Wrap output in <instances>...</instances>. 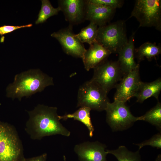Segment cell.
<instances>
[{
	"mask_svg": "<svg viewBox=\"0 0 161 161\" xmlns=\"http://www.w3.org/2000/svg\"><path fill=\"white\" fill-rule=\"evenodd\" d=\"M56 107L38 104L32 110L27 111L29 116L25 130L33 140L55 135L68 137L71 132L60 122Z\"/></svg>",
	"mask_w": 161,
	"mask_h": 161,
	"instance_id": "cell-1",
	"label": "cell"
},
{
	"mask_svg": "<svg viewBox=\"0 0 161 161\" xmlns=\"http://www.w3.org/2000/svg\"><path fill=\"white\" fill-rule=\"evenodd\" d=\"M53 85L52 78L39 69H31L15 76L13 82L7 88V96L20 101L24 96L41 92L46 87Z\"/></svg>",
	"mask_w": 161,
	"mask_h": 161,
	"instance_id": "cell-2",
	"label": "cell"
},
{
	"mask_svg": "<svg viewBox=\"0 0 161 161\" xmlns=\"http://www.w3.org/2000/svg\"><path fill=\"white\" fill-rule=\"evenodd\" d=\"M25 158L16 129L0 120V161H24Z\"/></svg>",
	"mask_w": 161,
	"mask_h": 161,
	"instance_id": "cell-3",
	"label": "cell"
},
{
	"mask_svg": "<svg viewBox=\"0 0 161 161\" xmlns=\"http://www.w3.org/2000/svg\"><path fill=\"white\" fill-rule=\"evenodd\" d=\"M128 41L124 21H118L98 27L97 41L112 53H118Z\"/></svg>",
	"mask_w": 161,
	"mask_h": 161,
	"instance_id": "cell-4",
	"label": "cell"
},
{
	"mask_svg": "<svg viewBox=\"0 0 161 161\" xmlns=\"http://www.w3.org/2000/svg\"><path fill=\"white\" fill-rule=\"evenodd\" d=\"M107 94L92 80L86 81L79 88L77 107H86L99 112L105 110L109 102Z\"/></svg>",
	"mask_w": 161,
	"mask_h": 161,
	"instance_id": "cell-5",
	"label": "cell"
},
{
	"mask_svg": "<svg viewBox=\"0 0 161 161\" xmlns=\"http://www.w3.org/2000/svg\"><path fill=\"white\" fill-rule=\"evenodd\" d=\"M134 17L139 27H154L161 30V0H137L129 18Z\"/></svg>",
	"mask_w": 161,
	"mask_h": 161,
	"instance_id": "cell-6",
	"label": "cell"
},
{
	"mask_svg": "<svg viewBox=\"0 0 161 161\" xmlns=\"http://www.w3.org/2000/svg\"><path fill=\"white\" fill-rule=\"evenodd\" d=\"M106 112V122L113 131L126 130L139 120L131 113L126 103L114 101L109 102L105 109Z\"/></svg>",
	"mask_w": 161,
	"mask_h": 161,
	"instance_id": "cell-7",
	"label": "cell"
},
{
	"mask_svg": "<svg viewBox=\"0 0 161 161\" xmlns=\"http://www.w3.org/2000/svg\"><path fill=\"white\" fill-rule=\"evenodd\" d=\"M124 75L117 61L106 59L94 68L93 75L91 80L108 93L111 89L115 88Z\"/></svg>",
	"mask_w": 161,
	"mask_h": 161,
	"instance_id": "cell-8",
	"label": "cell"
},
{
	"mask_svg": "<svg viewBox=\"0 0 161 161\" xmlns=\"http://www.w3.org/2000/svg\"><path fill=\"white\" fill-rule=\"evenodd\" d=\"M140 65L124 75L117 85L114 101L124 103L134 97L141 81L140 75Z\"/></svg>",
	"mask_w": 161,
	"mask_h": 161,
	"instance_id": "cell-9",
	"label": "cell"
},
{
	"mask_svg": "<svg viewBox=\"0 0 161 161\" xmlns=\"http://www.w3.org/2000/svg\"><path fill=\"white\" fill-rule=\"evenodd\" d=\"M51 36L58 40L66 53L82 58L86 49L73 32L72 26L54 32Z\"/></svg>",
	"mask_w": 161,
	"mask_h": 161,
	"instance_id": "cell-10",
	"label": "cell"
},
{
	"mask_svg": "<svg viewBox=\"0 0 161 161\" xmlns=\"http://www.w3.org/2000/svg\"><path fill=\"white\" fill-rule=\"evenodd\" d=\"M106 147L98 141H87L75 145L74 150L79 161H107Z\"/></svg>",
	"mask_w": 161,
	"mask_h": 161,
	"instance_id": "cell-11",
	"label": "cell"
},
{
	"mask_svg": "<svg viewBox=\"0 0 161 161\" xmlns=\"http://www.w3.org/2000/svg\"><path fill=\"white\" fill-rule=\"evenodd\" d=\"M115 10L86 0L85 19L94 23L99 27L103 26L110 20Z\"/></svg>",
	"mask_w": 161,
	"mask_h": 161,
	"instance_id": "cell-12",
	"label": "cell"
},
{
	"mask_svg": "<svg viewBox=\"0 0 161 161\" xmlns=\"http://www.w3.org/2000/svg\"><path fill=\"white\" fill-rule=\"evenodd\" d=\"M58 3L66 20L70 23L78 24L85 19L86 0H62Z\"/></svg>",
	"mask_w": 161,
	"mask_h": 161,
	"instance_id": "cell-13",
	"label": "cell"
},
{
	"mask_svg": "<svg viewBox=\"0 0 161 161\" xmlns=\"http://www.w3.org/2000/svg\"><path fill=\"white\" fill-rule=\"evenodd\" d=\"M111 54V52L97 42L90 45L82 58L85 69L87 71L94 69L106 60Z\"/></svg>",
	"mask_w": 161,
	"mask_h": 161,
	"instance_id": "cell-14",
	"label": "cell"
},
{
	"mask_svg": "<svg viewBox=\"0 0 161 161\" xmlns=\"http://www.w3.org/2000/svg\"><path fill=\"white\" fill-rule=\"evenodd\" d=\"M134 35L135 33L133 32L128 43L118 53L117 61L124 75L134 69L139 64L135 60Z\"/></svg>",
	"mask_w": 161,
	"mask_h": 161,
	"instance_id": "cell-15",
	"label": "cell"
},
{
	"mask_svg": "<svg viewBox=\"0 0 161 161\" xmlns=\"http://www.w3.org/2000/svg\"><path fill=\"white\" fill-rule=\"evenodd\" d=\"M161 91L160 78L150 82L141 81L134 97L136 98L137 102L140 103L151 97H154L158 101Z\"/></svg>",
	"mask_w": 161,
	"mask_h": 161,
	"instance_id": "cell-16",
	"label": "cell"
},
{
	"mask_svg": "<svg viewBox=\"0 0 161 161\" xmlns=\"http://www.w3.org/2000/svg\"><path fill=\"white\" fill-rule=\"evenodd\" d=\"M91 109L88 107H80L72 113L66 114L63 116H59V118L60 120H66L69 118H73L75 120L80 122L86 127L89 131V136L92 137L93 135L94 128L91 120Z\"/></svg>",
	"mask_w": 161,
	"mask_h": 161,
	"instance_id": "cell-17",
	"label": "cell"
},
{
	"mask_svg": "<svg viewBox=\"0 0 161 161\" xmlns=\"http://www.w3.org/2000/svg\"><path fill=\"white\" fill-rule=\"evenodd\" d=\"M161 53L160 45L148 42L144 43L134 50L135 57L138 62L144 60L145 58L151 61Z\"/></svg>",
	"mask_w": 161,
	"mask_h": 161,
	"instance_id": "cell-18",
	"label": "cell"
},
{
	"mask_svg": "<svg viewBox=\"0 0 161 161\" xmlns=\"http://www.w3.org/2000/svg\"><path fill=\"white\" fill-rule=\"evenodd\" d=\"M139 151L132 152L124 145L120 146L116 149L106 150L107 154L113 155L118 161H141Z\"/></svg>",
	"mask_w": 161,
	"mask_h": 161,
	"instance_id": "cell-19",
	"label": "cell"
},
{
	"mask_svg": "<svg viewBox=\"0 0 161 161\" xmlns=\"http://www.w3.org/2000/svg\"><path fill=\"white\" fill-rule=\"evenodd\" d=\"M139 120L147 122L161 131V103L158 100L156 105L144 115L139 117Z\"/></svg>",
	"mask_w": 161,
	"mask_h": 161,
	"instance_id": "cell-20",
	"label": "cell"
},
{
	"mask_svg": "<svg viewBox=\"0 0 161 161\" xmlns=\"http://www.w3.org/2000/svg\"><path fill=\"white\" fill-rule=\"evenodd\" d=\"M98 29L96 24L90 22L88 26L83 28L79 33L75 35L82 43H86L91 45L97 42Z\"/></svg>",
	"mask_w": 161,
	"mask_h": 161,
	"instance_id": "cell-21",
	"label": "cell"
},
{
	"mask_svg": "<svg viewBox=\"0 0 161 161\" xmlns=\"http://www.w3.org/2000/svg\"><path fill=\"white\" fill-rule=\"evenodd\" d=\"M41 9L38 15V18L35 22L36 24L43 23L51 16L57 15L61 11L59 7L55 8L48 0H42Z\"/></svg>",
	"mask_w": 161,
	"mask_h": 161,
	"instance_id": "cell-22",
	"label": "cell"
},
{
	"mask_svg": "<svg viewBox=\"0 0 161 161\" xmlns=\"http://www.w3.org/2000/svg\"><path fill=\"white\" fill-rule=\"evenodd\" d=\"M139 146L140 150L143 147L146 145H150L157 149L161 148V133H158L154 135L148 140H145L140 143L134 144Z\"/></svg>",
	"mask_w": 161,
	"mask_h": 161,
	"instance_id": "cell-23",
	"label": "cell"
},
{
	"mask_svg": "<svg viewBox=\"0 0 161 161\" xmlns=\"http://www.w3.org/2000/svg\"><path fill=\"white\" fill-rule=\"evenodd\" d=\"M90 2L97 4L103 5L116 9L121 7L123 1L120 0H88Z\"/></svg>",
	"mask_w": 161,
	"mask_h": 161,
	"instance_id": "cell-24",
	"label": "cell"
},
{
	"mask_svg": "<svg viewBox=\"0 0 161 161\" xmlns=\"http://www.w3.org/2000/svg\"><path fill=\"white\" fill-rule=\"evenodd\" d=\"M31 24L21 26L5 25L0 27V35L2 36L6 34L12 32L18 29L31 27Z\"/></svg>",
	"mask_w": 161,
	"mask_h": 161,
	"instance_id": "cell-25",
	"label": "cell"
},
{
	"mask_svg": "<svg viewBox=\"0 0 161 161\" xmlns=\"http://www.w3.org/2000/svg\"><path fill=\"white\" fill-rule=\"evenodd\" d=\"M47 154L44 153L40 155L28 158H25L24 161H47Z\"/></svg>",
	"mask_w": 161,
	"mask_h": 161,
	"instance_id": "cell-26",
	"label": "cell"
},
{
	"mask_svg": "<svg viewBox=\"0 0 161 161\" xmlns=\"http://www.w3.org/2000/svg\"><path fill=\"white\" fill-rule=\"evenodd\" d=\"M156 161H161V155L160 154H159L158 156Z\"/></svg>",
	"mask_w": 161,
	"mask_h": 161,
	"instance_id": "cell-27",
	"label": "cell"
},
{
	"mask_svg": "<svg viewBox=\"0 0 161 161\" xmlns=\"http://www.w3.org/2000/svg\"><path fill=\"white\" fill-rule=\"evenodd\" d=\"M63 160L64 161H66V157L64 155L63 156Z\"/></svg>",
	"mask_w": 161,
	"mask_h": 161,
	"instance_id": "cell-28",
	"label": "cell"
}]
</instances>
